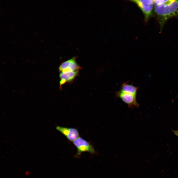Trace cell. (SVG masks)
Returning a JSON list of instances; mask_svg holds the SVG:
<instances>
[{
    "mask_svg": "<svg viewBox=\"0 0 178 178\" xmlns=\"http://www.w3.org/2000/svg\"><path fill=\"white\" fill-rule=\"evenodd\" d=\"M154 10L161 32L166 22L173 17L178 18V0H154Z\"/></svg>",
    "mask_w": 178,
    "mask_h": 178,
    "instance_id": "1",
    "label": "cell"
},
{
    "mask_svg": "<svg viewBox=\"0 0 178 178\" xmlns=\"http://www.w3.org/2000/svg\"><path fill=\"white\" fill-rule=\"evenodd\" d=\"M130 1L138 7L144 14L145 22H147L153 16L154 10V0H135Z\"/></svg>",
    "mask_w": 178,
    "mask_h": 178,
    "instance_id": "2",
    "label": "cell"
},
{
    "mask_svg": "<svg viewBox=\"0 0 178 178\" xmlns=\"http://www.w3.org/2000/svg\"><path fill=\"white\" fill-rule=\"evenodd\" d=\"M72 142L77 149V152L75 156V157H79L84 152H87L92 154L96 153L93 146L91 143L82 137L79 136Z\"/></svg>",
    "mask_w": 178,
    "mask_h": 178,
    "instance_id": "3",
    "label": "cell"
},
{
    "mask_svg": "<svg viewBox=\"0 0 178 178\" xmlns=\"http://www.w3.org/2000/svg\"><path fill=\"white\" fill-rule=\"evenodd\" d=\"M117 97L120 98L128 106L131 108H137L139 107V104L136 99V95L124 92L119 90L116 92Z\"/></svg>",
    "mask_w": 178,
    "mask_h": 178,
    "instance_id": "4",
    "label": "cell"
},
{
    "mask_svg": "<svg viewBox=\"0 0 178 178\" xmlns=\"http://www.w3.org/2000/svg\"><path fill=\"white\" fill-rule=\"evenodd\" d=\"M80 67L76 61V57H74L63 62L59 67L60 72L79 71Z\"/></svg>",
    "mask_w": 178,
    "mask_h": 178,
    "instance_id": "5",
    "label": "cell"
},
{
    "mask_svg": "<svg viewBox=\"0 0 178 178\" xmlns=\"http://www.w3.org/2000/svg\"><path fill=\"white\" fill-rule=\"evenodd\" d=\"M56 129L71 142H73L79 136L78 130L75 128H68L57 126L56 127Z\"/></svg>",
    "mask_w": 178,
    "mask_h": 178,
    "instance_id": "6",
    "label": "cell"
},
{
    "mask_svg": "<svg viewBox=\"0 0 178 178\" xmlns=\"http://www.w3.org/2000/svg\"><path fill=\"white\" fill-rule=\"evenodd\" d=\"M78 71H70L60 72V87L67 83H69L73 81L78 75Z\"/></svg>",
    "mask_w": 178,
    "mask_h": 178,
    "instance_id": "7",
    "label": "cell"
},
{
    "mask_svg": "<svg viewBox=\"0 0 178 178\" xmlns=\"http://www.w3.org/2000/svg\"><path fill=\"white\" fill-rule=\"evenodd\" d=\"M138 87L124 82L122 85L120 91L136 95Z\"/></svg>",
    "mask_w": 178,
    "mask_h": 178,
    "instance_id": "8",
    "label": "cell"
},
{
    "mask_svg": "<svg viewBox=\"0 0 178 178\" xmlns=\"http://www.w3.org/2000/svg\"><path fill=\"white\" fill-rule=\"evenodd\" d=\"M173 132L175 135L178 136V130L177 131H173Z\"/></svg>",
    "mask_w": 178,
    "mask_h": 178,
    "instance_id": "9",
    "label": "cell"
}]
</instances>
